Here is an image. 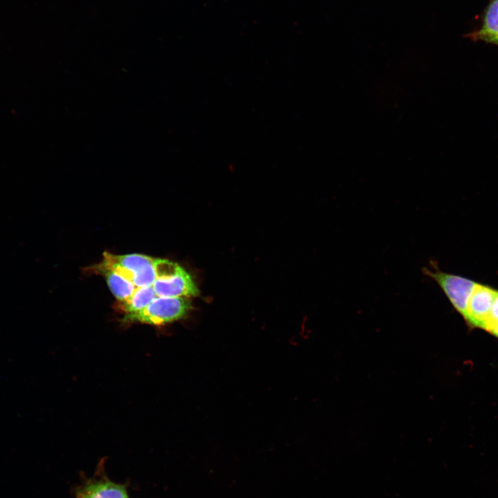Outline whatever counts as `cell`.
Segmentation results:
<instances>
[{"instance_id":"ba28073f","label":"cell","mask_w":498,"mask_h":498,"mask_svg":"<svg viewBox=\"0 0 498 498\" xmlns=\"http://www.w3.org/2000/svg\"><path fill=\"white\" fill-rule=\"evenodd\" d=\"M157 295L152 286L136 288L131 296L120 302L124 314L134 313L144 309Z\"/></svg>"},{"instance_id":"7a4b0ae2","label":"cell","mask_w":498,"mask_h":498,"mask_svg":"<svg viewBox=\"0 0 498 498\" xmlns=\"http://www.w3.org/2000/svg\"><path fill=\"white\" fill-rule=\"evenodd\" d=\"M155 259L140 254L116 255L105 252L98 266L114 271L140 288L152 286L155 282Z\"/></svg>"},{"instance_id":"5b68a950","label":"cell","mask_w":498,"mask_h":498,"mask_svg":"<svg viewBox=\"0 0 498 498\" xmlns=\"http://www.w3.org/2000/svg\"><path fill=\"white\" fill-rule=\"evenodd\" d=\"M76 498H129L125 486L113 482L105 476L85 481L76 491Z\"/></svg>"},{"instance_id":"30bf717a","label":"cell","mask_w":498,"mask_h":498,"mask_svg":"<svg viewBox=\"0 0 498 498\" xmlns=\"http://www.w3.org/2000/svg\"><path fill=\"white\" fill-rule=\"evenodd\" d=\"M493 336L498 338V329H497L494 333L492 334Z\"/></svg>"},{"instance_id":"6da1fadb","label":"cell","mask_w":498,"mask_h":498,"mask_svg":"<svg viewBox=\"0 0 498 498\" xmlns=\"http://www.w3.org/2000/svg\"><path fill=\"white\" fill-rule=\"evenodd\" d=\"M187 297H155L144 309L134 313L124 314L125 323H142L160 326L184 318L192 309Z\"/></svg>"},{"instance_id":"8992f818","label":"cell","mask_w":498,"mask_h":498,"mask_svg":"<svg viewBox=\"0 0 498 498\" xmlns=\"http://www.w3.org/2000/svg\"><path fill=\"white\" fill-rule=\"evenodd\" d=\"M96 271L105 277L111 293L120 302L127 300L136 289L132 282L110 269L97 266Z\"/></svg>"},{"instance_id":"52a82bcc","label":"cell","mask_w":498,"mask_h":498,"mask_svg":"<svg viewBox=\"0 0 498 498\" xmlns=\"http://www.w3.org/2000/svg\"><path fill=\"white\" fill-rule=\"evenodd\" d=\"M476 37L488 42L498 44V0H492L485 15L481 28Z\"/></svg>"},{"instance_id":"9c48e42d","label":"cell","mask_w":498,"mask_h":498,"mask_svg":"<svg viewBox=\"0 0 498 498\" xmlns=\"http://www.w3.org/2000/svg\"><path fill=\"white\" fill-rule=\"evenodd\" d=\"M498 329V293L490 311L484 329L492 335Z\"/></svg>"},{"instance_id":"277c9868","label":"cell","mask_w":498,"mask_h":498,"mask_svg":"<svg viewBox=\"0 0 498 498\" xmlns=\"http://www.w3.org/2000/svg\"><path fill=\"white\" fill-rule=\"evenodd\" d=\"M152 286L158 297L190 298L199 294L192 276L182 266L170 275L156 279Z\"/></svg>"},{"instance_id":"3957f363","label":"cell","mask_w":498,"mask_h":498,"mask_svg":"<svg viewBox=\"0 0 498 498\" xmlns=\"http://www.w3.org/2000/svg\"><path fill=\"white\" fill-rule=\"evenodd\" d=\"M498 289L476 282L467 300L462 317L470 328L484 329Z\"/></svg>"}]
</instances>
